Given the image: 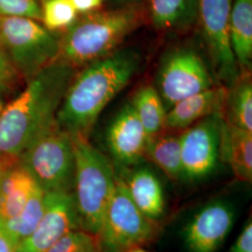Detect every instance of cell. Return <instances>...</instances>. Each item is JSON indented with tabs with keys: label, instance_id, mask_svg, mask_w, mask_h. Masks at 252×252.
<instances>
[{
	"label": "cell",
	"instance_id": "1",
	"mask_svg": "<svg viewBox=\"0 0 252 252\" xmlns=\"http://www.w3.org/2000/svg\"><path fill=\"white\" fill-rule=\"evenodd\" d=\"M77 68L58 59L27 81L0 113V162L11 166L37 136L56 124V114Z\"/></svg>",
	"mask_w": 252,
	"mask_h": 252
},
{
	"label": "cell",
	"instance_id": "2",
	"mask_svg": "<svg viewBox=\"0 0 252 252\" xmlns=\"http://www.w3.org/2000/svg\"><path fill=\"white\" fill-rule=\"evenodd\" d=\"M140 65L139 53L126 48L83 66L64 94L57 125L71 136L88 138L100 113L132 81Z\"/></svg>",
	"mask_w": 252,
	"mask_h": 252
},
{
	"label": "cell",
	"instance_id": "3",
	"mask_svg": "<svg viewBox=\"0 0 252 252\" xmlns=\"http://www.w3.org/2000/svg\"><path fill=\"white\" fill-rule=\"evenodd\" d=\"M140 20L139 10L129 5L83 14L63 31L59 59L78 68L104 58L117 51Z\"/></svg>",
	"mask_w": 252,
	"mask_h": 252
},
{
	"label": "cell",
	"instance_id": "4",
	"mask_svg": "<svg viewBox=\"0 0 252 252\" xmlns=\"http://www.w3.org/2000/svg\"><path fill=\"white\" fill-rule=\"evenodd\" d=\"M75 153L73 199L81 230L97 235L116 183L117 174L108 158L89 138L72 136Z\"/></svg>",
	"mask_w": 252,
	"mask_h": 252
},
{
	"label": "cell",
	"instance_id": "5",
	"mask_svg": "<svg viewBox=\"0 0 252 252\" xmlns=\"http://www.w3.org/2000/svg\"><path fill=\"white\" fill-rule=\"evenodd\" d=\"M0 45L26 82L60 55V38L27 17H0Z\"/></svg>",
	"mask_w": 252,
	"mask_h": 252
},
{
	"label": "cell",
	"instance_id": "6",
	"mask_svg": "<svg viewBox=\"0 0 252 252\" xmlns=\"http://www.w3.org/2000/svg\"><path fill=\"white\" fill-rule=\"evenodd\" d=\"M19 163L46 192H72L75 175L72 136L57 123L27 147L19 157Z\"/></svg>",
	"mask_w": 252,
	"mask_h": 252
},
{
	"label": "cell",
	"instance_id": "7",
	"mask_svg": "<svg viewBox=\"0 0 252 252\" xmlns=\"http://www.w3.org/2000/svg\"><path fill=\"white\" fill-rule=\"evenodd\" d=\"M156 221L148 219L130 197L117 175L115 187L96 235L101 252H128L152 242L158 234Z\"/></svg>",
	"mask_w": 252,
	"mask_h": 252
},
{
	"label": "cell",
	"instance_id": "8",
	"mask_svg": "<svg viewBox=\"0 0 252 252\" xmlns=\"http://www.w3.org/2000/svg\"><path fill=\"white\" fill-rule=\"evenodd\" d=\"M214 86L215 81L197 52L180 47L163 55L154 87L168 110L180 100Z\"/></svg>",
	"mask_w": 252,
	"mask_h": 252
},
{
	"label": "cell",
	"instance_id": "9",
	"mask_svg": "<svg viewBox=\"0 0 252 252\" xmlns=\"http://www.w3.org/2000/svg\"><path fill=\"white\" fill-rule=\"evenodd\" d=\"M223 112H215L183 130L181 138L182 179L205 180L220 161V136Z\"/></svg>",
	"mask_w": 252,
	"mask_h": 252
},
{
	"label": "cell",
	"instance_id": "10",
	"mask_svg": "<svg viewBox=\"0 0 252 252\" xmlns=\"http://www.w3.org/2000/svg\"><path fill=\"white\" fill-rule=\"evenodd\" d=\"M232 1H197V20L211 57L214 73L227 89L237 81L240 75L229 39Z\"/></svg>",
	"mask_w": 252,
	"mask_h": 252
},
{
	"label": "cell",
	"instance_id": "11",
	"mask_svg": "<svg viewBox=\"0 0 252 252\" xmlns=\"http://www.w3.org/2000/svg\"><path fill=\"white\" fill-rule=\"evenodd\" d=\"M234 208L224 200H214L201 207L182 229L189 252H216L231 233Z\"/></svg>",
	"mask_w": 252,
	"mask_h": 252
},
{
	"label": "cell",
	"instance_id": "12",
	"mask_svg": "<svg viewBox=\"0 0 252 252\" xmlns=\"http://www.w3.org/2000/svg\"><path fill=\"white\" fill-rule=\"evenodd\" d=\"M46 208L33 233L16 252H47L63 235L80 228L72 192H46ZM81 229V228H80Z\"/></svg>",
	"mask_w": 252,
	"mask_h": 252
},
{
	"label": "cell",
	"instance_id": "13",
	"mask_svg": "<svg viewBox=\"0 0 252 252\" xmlns=\"http://www.w3.org/2000/svg\"><path fill=\"white\" fill-rule=\"evenodd\" d=\"M148 135L130 103L126 104L109 125L108 150L120 169L139 164L145 158Z\"/></svg>",
	"mask_w": 252,
	"mask_h": 252
},
{
	"label": "cell",
	"instance_id": "14",
	"mask_svg": "<svg viewBox=\"0 0 252 252\" xmlns=\"http://www.w3.org/2000/svg\"><path fill=\"white\" fill-rule=\"evenodd\" d=\"M225 87L214 86L180 100L166 111L164 129L183 131L203 118L223 112Z\"/></svg>",
	"mask_w": 252,
	"mask_h": 252
},
{
	"label": "cell",
	"instance_id": "15",
	"mask_svg": "<svg viewBox=\"0 0 252 252\" xmlns=\"http://www.w3.org/2000/svg\"><path fill=\"white\" fill-rule=\"evenodd\" d=\"M120 176L136 207L148 219L158 221L164 214L165 199L162 184L157 176L148 167H138L128 171L121 169Z\"/></svg>",
	"mask_w": 252,
	"mask_h": 252
},
{
	"label": "cell",
	"instance_id": "16",
	"mask_svg": "<svg viewBox=\"0 0 252 252\" xmlns=\"http://www.w3.org/2000/svg\"><path fill=\"white\" fill-rule=\"evenodd\" d=\"M38 186L19 162L5 169L0 178V220L17 216Z\"/></svg>",
	"mask_w": 252,
	"mask_h": 252
},
{
	"label": "cell",
	"instance_id": "17",
	"mask_svg": "<svg viewBox=\"0 0 252 252\" xmlns=\"http://www.w3.org/2000/svg\"><path fill=\"white\" fill-rule=\"evenodd\" d=\"M220 161L231 167L236 179L252 180V132L227 124L223 120L220 136Z\"/></svg>",
	"mask_w": 252,
	"mask_h": 252
},
{
	"label": "cell",
	"instance_id": "18",
	"mask_svg": "<svg viewBox=\"0 0 252 252\" xmlns=\"http://www.w3.org/2000/svg\"><path fill=\"white\" fill-rule=\"evenodd\" d=\"M229 39L239 73H252V0H233Z\"/></svg>",
	"mask_w": 252,
	"mask_h": 252
},
{
	"label": "cell",
	"instance_id": "19",
	"mask_svg": "<svg viewBox=\"0 0 252 252\" xmlns=\"http://www.w3.org/2000/svg\"><path fill=\"white\" fill-rule=\"evenodd\" d=\"M198 0H150V17L161 31H183L197 21Z\"/></svg>",
	"mask_w": 252,
	"mask_h": 252
},
{
	"label": "cell",
	"instance_id": "20",
	"mask_svg": "<svg viewBox=\"0 0 252 252\" xmlns=\"http://www.w3.org/2000/svg\"><path fill=\"white\" fill-rule=\"evenodd\" d=\"M145 158L158 166L170 180L182 179L180 135L161 132L148 137Z\"/></svg>",
	"mask_w": 252,
	"mask_h": 252
},
{
	"label": "cell",
	"instance_id": "21",
	"mask_svg": "<svg viewBox=\"0 0 252 252\" xmlns=\"http://www.w3.org/2000/svg\"><path fill=\"white\" fill-rule=\"evenodd\" d=\"M223 119L231 126L252 132V73H241L226 89Z\"/></svg>",
	"mask_w": 252,
	"mask_h": 252
},
{
	"label": "cell",
	"instance_id": "22",
	"mask_svg": "<svg viewBox=\"0 0 252 252\" xmlns=\"http://www.w3.org/2000/svg\"><path fill=\"white\" fill-rule=\"evenodd\" d=\"M148 137L162 132L165 125L166 108L156 88L147 85L135 93L130 102Z\"/></svg>",
	"mask_w": 252,
	"mask_h": 252
},
{
	"label": "cell",
	"instance_id": "23",
	"mask_svg": "<svg viewBox=\"0 0 252 252\" xmlns=\"http://www.w3.org/2000/svg\"><path fill=\"white\" fill-rule=\"evenodd\" d=\"M46 191L39 186L35 189L18 215L3 224L16 246L33 233L45 211Z\"/></svg>",
	"mask_w": 252,
	"mask_h": 252
},
{
	"label": "cell",
	"instance_id": "24",
	"mask_svg": "<svg viewBox=\"0 0 252 252\" xmlns=\"http://www.w3.org/2000/svg\"><path fill=\"white\" fill-rule=\"evenodd\" d=\"M78 19L70 0H46L41 4L42 25L51 32L66 30Z\"/></svg>",
	"mask_w": 252,
	"mask_h": 252
},
{
	"label": "cell",
	"instance_id": "25",
	"mask_svg": "<svg viewBox=\"0 0 252 252\" xmlns=\"http://www.w3.org/2000/svg\"><path fill=\"white\" fill-rule=\"evenodd\" d=\"M47 252H101L95 235L80 228L63 235Z\"/></svg>",
	"mask_w": 252,
	"mask_h": 252
},
{
	"label": "cell",
	"instance_id": "26",
	"mask_svg": "<svg viewBox=\"0 0 252 252\" xmlns=\"http://www.w3.org/2000/svg\"><path fill=\"white\" fill-rule=\"evenodd\" d=\"M27 17L41 20L39 0H0V17Z\"/></svg>",
	"mask_w": 252,
	"mask_h": 252
},
{
	"label": "cell",
	"instance_id": "27",
	"mask_svg": "<svg viewBox=\"0 0 252 252\" xmlns=\"http://www.w3.org/2000/svg\"><path fill=\"white\" fill-rule=\"evenodd\" d=\"M23 81L24 79L0 45V95L4 96V94L16 90Z\"/></svg>",
	"mask_w": 252,
	"mask_h": 252
},
{
	"label": "cell",
	"instance_id": "28",
	"mask_svg": "<svg viewBox=\"0 0 252 252\" xmlns=\"http://www.w3.org/2000/svg\"><path fill=\"white\" fill-rule=\"evenodd\" d=\"M228 252H252V221L250 218Z\"/></svg>",
	"mask_w": 252,
	"mask_h": 252
},
{
	"label": "cell",
	"instance_id": "29",
	"mask_svg": "<svg viewBox=\"0 0 252 252\" xmlns=\"http://www.w3.org/2000/svg\"><path fill=\"white\" fill-rule=\"evenodd\" d=\"M78 13L86 14L95 11L102 6L103 0H70Z\"/></svg>",
	"mask_w": 252,
	"mask_h": 252
},
{
	"label": "cell",
	"instance_id": "30",
	"mask_svg": "<svg viewBox=\"0 0 252 252\" xmlns=\"http://www.w3.org/2000/svg\"><path fill=\"white\" fill-rule=\"evenodd\" d=\"M16 244L12 241L3 222L0 220V252H16Z\"/></svg>",
	"mask_w": 252,
	"mask_h": 252
},
{
	"label": "cell",
	"instance_id": "31",
	"mask_svg": "<svg viewBox=\"0 0 252 252\" xmlns=\"http://www.w3.org/2000/svg\"><path fill=\"white\" fill-rule=\"evenodd\" d=\"M5 105H6V104H5V102H4V97L0 95V113H1V111L3 110Z\"/></svg>",
	"mask_w": 252,
	"mask_h": 252
},
{
	"label": "cell",
	"instance_id": "32",
	"mask_svg": "<svg viewBox=\"0 0 252 252\" xmlns=\"http://www.w3.org/2000/svg\"><path fill=\"white\" fill-rule=\"evenodd\" d=\"M7 168H8L7 166H5L3 163H1V162H0V178H1V175H2L3 171H4L5 169H7Z\"/></svg>",
	"mask_w": 252,
	"mask_h": 252
},
{
	"label": "cell",
	"instance_id": "33",
	"mask_svg": "<svg viewBox=\"0 0 252 252\" xmlns=\"http://www.w3.org/2000/svg\"><path fill=\"white\" fill-rule=\"evenodd\" d=\"M114 1L119 2V3H127V2H130V1H132V0H114Z\"/></svg>",
	"mask_w": 252,
	"mask_h": 252
},
{
	"label": "cell",
	"instance_id": "34",
	"mask_svg": "<svg viewBox=\"0 0 252 252\" xmlns=\"http://www.w3.org/2000/svg\"><path fill=\"white\" fill-rule=\"evenodd\" d=\"M39 1H40V3H41V4H42V3H43V2H45L46 0H39Z\"/></svg>",
	"mask_w": 252,
	"mask_h": 252
}]
</instances>
